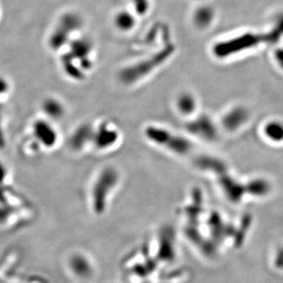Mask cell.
<instances>
[{
	"instance_id": "cell-1",
	"label": "cell",
	"mask_w": 283,
	"mask_h": 283,
	"mask_svg": "<svg viewBox=\"0 0 283 283\" xmlns=\"http://www.w3.org/2000/svg\"><path fill=\"white\" fill-rule=\"evenodd\" d=\"M63 144L59 124L37 115L24 130L19 142V149L27 158H38L58 149Z\"/></svg>"
},
{
	"instance_id": "cell-2",
	"label": "cell",
	"mask_w": 283,
	"mask_h": 283,
	"mask_svg": "<svg viewBox=\"0 0 283 283\" xmlns=\"http://www.w3.org/2000/svg\"><path fill=\"white\" fill-rule=\"evenodd\" d=\"M57 55L61 75L70 82L85 81L93 69L92 47L85 39H74Z\"/></svg>"
},
{
	"instance_id": "cell-3",
	"label": "cell",
	"mask_w": 283,
	"mask_h": 283,
	"mask_svg": "<svg viewBox=\"0 0 283 283\" xmlns=\"http://www.w3.org/2000/svg\"><path fill=\"white\" fill-rule=\"evenodd\" d=\"M118 180L117 170L110 166L102 168L94 177L88 191V203L95 214H102L106 211Z\"/></svg>"
},
{
	"instance_id": "cell-4",
	"label": "cell",
	"mask_w": 283,
	"mask_h": 283,
	"mask_svg": "<svg viewBox=\"0 0 283 283\" xmlns=\"http://www.w3.org/2000/svg\"><path fill=\"white\" fill-rule=\"evenodd\" d=\"M31 201L12 184L0 187V227L9 225L20 214L32 213L33 204Z\"/></svg>"
},
{
	"instance_id": "cell-5",
	"label": "cell",
	"mask_w": 283,
	"mask_h": 283,
	"mask_svg": "<svg viewBox=\"0 0 283 283\" xmlns=\"http://www.w3.org/2000/svg\"><path fill=\"white\" fill-rule=\"evenodd\" d=\"M78 19L71 13L61 17L56 27L49 36V49L56 54L61 53L74 40L73 34L78 27Z\"/></svg>"
},
{
	"instance_id": "cell-6",
	"label": "cell",
	"mask_w": 283,
	"mask_h": 283,
	"mask_svg": "<svg viewBox=\"0 0 283 283\" xmlns=\"http://www.w3.org/2000/svg\"><path fill=\"white\" fill-rule=\"evenodd\" d=\"M120 137L116 126L110 121H101L93 124L92 150L106 152L114 146Z\"/></svg>"
},
{
	"instance_id": "cell-7",
	"label": "cell",
	"mask_w": 283,
	"mask_h": 283,
	"mask_svg": "<svg viewBox=\"0 0 283 283\" xmlns=\"http://www.w3.org/2000/svg\"><path fill=\"white\" fill-rule=\"evenodd\" d=\"M92 139L93 124L82 123L73 130L66 144L73 154L81 155L92 150Z\"/></svg>"
},
{
	"instance_id": "cell-8",
	"label": "cell",
	"mask_w": 283,
	"mask_h": 283,
	"mask_svg": "<svg viewBox=\"0 0 283 283\" xmlns=\"http://www.w3.org/2000/svg\"><path fill=\"white\" fill-rule=\"evenodd\" d=\"M68 114V107L62 98L55 95L45 97L40 105L41 116L54 123H61Z\"/></svg>"
},
{
	"instance_id": "cell-9",
	"label": "cell",
	"mask_w": 283,
	"mask_h": 283,
	"mask_svg": "<svg viewBox=\"0 0 283 283\" xmlns=\"http://www.w3.org/2000/svg\"><path fill=\"white\" fill-rule=\"evenodd\" d=\"M67 267L72 275L79 279L89 278L93 274V265L89 257L79 252L74 253L68 257Z\"/></svg>"
},
{
	"instance_id": "cell-10",
	"label": "cell",
	"mask_w": 283,
	"mask_h": 283,
	"mask_svg": "<svg viewBox=\"0 0 283 283\" xmlns=\"http://www.w3.org/2000/svg\"><path fill=\"white\" fill-rule=\"evenodd\" d=\"M246 112L243 108L237 107L228 112L223 117V125L228 131H235L246 123Z\"/></svg>"
},
{
	"instance_id": "cell-11",
	"label": "cell",
	"mask_w": 283,
	"mask_h": 283,
	"mask_svg": "<svg viewBox=\"0 0 283 283\" xmlns=\"http://www.w3.org/2000/svg\"><path fill=\"white\" fill-rule=\"evenodd\" d=\"M8 102L0 101V151L7 148L9 143V133H8Z\"/></svg>"
},
{
	"instance_id": "cell-12",
	"label": "cell",
	"mask_w": 283,
	"mask_h": 283,
	"mask_svg": "<svg viewBox=\"0 0 283 283\" xmlns=\"http://www.w3.org/2000/svg\"><path fill=\"white\" fill-rule=\"evenodd\" d=\"M197 103L191 94H182L176 101V107L179 113L185 115H191L196 111Z\"/></svg>"
},
{
	"instance_id": "cell-13",
	"label": "cell",
	"mask_w": 283,
	"mask_h": 283,
	"mask_svg": "<svg viewBox=\"0 0 283 283\" xmlns=\"http://www.w3.org/2000/svg\"><path fill=\"white\" fill-rule=\"evenodd\" d=\"M13 83L9 76L0 73V101L8 102L13 93Z\"/></svg>"
},
{
	"instance_id": "cell-14",
	"label": "cell",
	"mask_w": 283,
	"mask_h": 283,
	"mask_svg": "<svg viewBox=\"0 0 283 283\" xmlns=\"http://www.w3.org/2000/svg\"><path fill=\"white\" fill-rule=\"evenodd\" d=\"M265 134L269 139L274 141L283 140V125L278 123H270L265 127Z\"/></svg>"
},
{
	"instance_id": "cell-15",
	"label": "cell",
	"mask_w": 283,
	"mask_h": 283,
	"mask_svg": "<svg viewBox=\"0 0 283 283\" xmlns=\"http://www.w3.org/2000/svg\"><path fill=\"white\" fill-rule=\"evenodd\" d=\"M12 184V171L5 161L0 159V187Z\"/></svg>"
}]
</instances>
